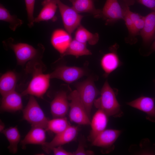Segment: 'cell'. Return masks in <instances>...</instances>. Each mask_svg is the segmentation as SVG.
Wrapping results in <instances>:
<instances>
[{
	"instance_id": "6da1fadb",
	"label": "cell",
	"mask_w": 155,
	"mask_h": 155,
	"mask_svg": "<svg viewBox=\"0 0 155 155\" xmlns=\"http://www.w3.org/2000/svg\"><path fill=\"white\" fill-rule=\"evenodd\" d=\"M44 66L38 62L28 64L27 71L32 74V78L27 88L21 95H27L42 98L48 89L51 79L50 73H43Z\"/></svg>"
},
{
	"instance_id": "7a4b0ae2",
	"label": "cell",
	"mask_w": 155,
	"mask_h": 155,
	"mask_svg": "<svg viewBox=\"0 0 155 155\" xmlns=\"http://www.w3.org/2000/svg\"><path fill=\"white\" fill-rule=\"evenodd\" d=\"M100 95V97L96 99L94 102L96 108L103 111L108 117H118L123 115L115 92L107 81L102 87Z\"/></svg>"
},
{
	"instance_id": "3957f363",
	"label": "cell",
	"mask_w": 155,
	"mask_h": 155,
	"mask_svg": "<svg viewBox=\"0 0 155 155\" xmlns=\"http://www.w3.org/2000/svg\"><path fill=\"white\" fill-rule=\"evenodd\" d=\"M13 40L10 38L3 42L5 47L11 49L15 55L17 63L23 65L29 61L35 59L42 54L44 51L43 46L40 44L37 48L27 43H14Z\"/></svg>"
},
{
	"instance_id": "277c9868",
	"label": "cell",
	"mask_w": 155,
	"mask_h": 155,
	"mask_svg": "<svg viewBox=\"0 0 155 155\" xmlns=\"http://www.w3.org/2000/svg\"><path fill=\"white\" fill-rule=\"evenodd\" d=\"M23 115L24 119L32 127H40L46 130L49 120L34 96L30 95L27 104L23 110Z\"/></svg>"
},
{
	"instance_id": "5b68a950",
	"label": "cell",
	"mask_w": 155,
	"mask_h": 155,
	"mask_svg": "<svg viewBox=\"0 0 155 155\" xmlns=\"http://www.w3.org/2000/svg\"><path fill=\"white\" fill-rule=\"evenodd\" d=\"M69 103V117L70 120L79 125H90L89 117L78 92L74 90L67 96Z\"/></svg>"
},
{
	"instance_id": "8992f818",
	"label": "cell",
	"mask_w": 155,
	"mask_h": 155,
	"mask_svg": "<svg viewBox=\"0 0 155 155\" xmlns=\"http://www.w3.org/2000/svg\"><path fill=\"white\" fill-rule=\"evenodd\" d=\"M75 87L90 119L92 105L96 97L100 94V92L96 88L93 81L90 79L77 83Z\"/></svg>"
},
{
	"instance_id": "52a82bcc",
	"label": "cell",
	"mask_w": 155,
	"mask_h": 155,
	"mask_svg": "<svg viewBox=\"0 0 155 155\" xmlns=\"http://www.w3.org/2000/svg\"><path fill=\"white\" fill-rule=\"evenodd\" d=\"M56 0L65 29L71 34L81 25L83 16L72 7L65 5L60 0Z\"/></svg>"
},
{
	"instance_id": "ba28073f",
	"label": "cell",
	"mask_w": 155,
	"mask_h": 155,
	"mask_svg": "<svg viewBox=\"0 0 155 155\" xmlns=\"http://www.w3.org/2000/svg\"><path fill=\"white\" fill-rule=\"evenodd\" d=\"M84 73L83 69L80 67L61 66L50 74L51 79L57 78L71 83L82 77Z\"/></svg>"
},
{
	"instance_id": "9c48e42d",
	"label": "cell",
	"mask_w": 155,
	"mask_h": 155,
	"mask_svg": "<svg viewBox=\"0 0 155 155\" xmlns=\"http://www.w3.org/2000/svg\"><path fill=\"white\" fill-rule=\"evenodd\" d=\"M125 12L117 0H106L102 10V17L107 23L124 20Z\"/></svg>"
},
{
	"instance_id": "30bf717a",
	"label": "cell",
	"mask_w": 155,
	"mask_h": 155,
	"mask_svg": "<svg viewBox=\"0 0 155 155\" xmlns=\"http://www.w3.org/2000/svg\"><path fill=\"white\" fill-rule=\"evenodd\" d=\"M78 131L77 127L70 125L65 130L57 134L50 142H46L42 146L46 152H49L53 147L61 146L74 140Z\"/></svg>"
},
{
	"instance_id": "8fae6325",
	"label": "cell",
	"mask_w": 155,
	"mask_h": 155,
	"mask_svg": "<svg viewBox=\"0 0 155 155\" xmlns=\"http://www.w3.org/2000/svg\"><path fill=\"white\" fill-rule=\"evenodd\" d=\"M67 96L64 91L58 92L51 103V111L54 118L65 117L69 108Z\"/></svg>"
},
{
	"instance_id": "7c38bea8",
	"label": "cell",
	"mask_w": 155,
	"mask_h": 155,
	"mask_svg": "<svg viewBox=\"0 0 155 155\" xmlns=\"http://www.w3.org/2000/svg\"><path fill=\"white\" fill-rule=\"evenodd\" d=\"M121 133L120 130L105 129L92 141V144L103 149H112L114 143Z\"/></svg>"
},
{
	"instance_id": "4fadbf2b",
	"label": "cell",
	"mask_w": 155,
	"mask_h": 155,
	"mask_svg": "<svg viewBox=\"0 0 155 155\" xmlns=\"http://www.w3.org/2000/svg\"><path fill=\"white\" fill-rule=\"evenodd\" d=\"M72 40L71 34L65 30L61 28L54 30L51 38L52 46L61 55L66 51Z\"/></svg>"
},
{
	"instance_id": "5bb4252c",
	"label": "cell",
	"mask_w": 155,
	"mask_h": 155,
	"mask_svg": "<svg viewBox=\"0 0 155 155\" xmlns=\"http://www.w3.org/2000/svg\"><path fill=\"white\" fill-rule=\"evenodd\" d=\"M22 95L14 90L3 96L0 106L1 110L15 112L22 110L23 107Z\"/></svg>"
},
{
	"instance_id": "9a60e30c",
	"label": "cell",
	"mask_w": 155,
	"mask_h": 155,
	"mask_svg": "<svg viewBox=\"0 0 155 155\" xmlns=\"http://www.w3.org/2000/svg\"><path fill=\"white\" fill-rule=\"evenodd\" d=\"M108 117L103 111L98 109L90 122L91 130L88 138L89 140L92 142L99 134L106 129Z\"/></svg>"
},
{
	"instance_id": "2e32d148",
	"label": "cell",
	"mask_w": 155,
	"mask_h": 155,
	"mask_svg": "<svg viewBox=\"0 0 155 155\" xmlns=\"http://www.w3.org/2000/svg\"><path fill=\"white\" fill-rule=\"evenodd\" d=\"M127 104L144 112L149 118L155 119V105L153 98L142 96Z\"/></svg>"
},
{
	"instance_id": "e0dca14e",
	"label": "cell",
	"mask_w": 155,
	"mask_h": 155,
	"mask_svg": "<svg viewBox=\"0 0 155 155\" xmlns=\"http://www.w3.org/2000/svg\"><path fill=\"white\" fill-rule=\"evenodd\" d=\"M46 130L42 127H32L24 139L21 141L22 147L24 148L28 144L40 145L43 146L46 143Z\"/></svg>"
},
{
	"instance_id": "ac0fdd59",
	"label": "cell",
	"mask_w": 155,
	"mask_h": 155,
	"mask_svg": "<svg viewBox=\"0 0 155 155\" xmlns=\"http://www.w3.org/2000/svg\"><path fill=\"white\" fill-rule=\"evenodd\" d=\"M42 8L37 17L34 18V23L56 20L55 13L57 4L56 0H44L42 3Z\"/></svg>"
},
{
	"instance_id": "d6986e66",
	"label": "cell",
	"mask_w": 155,
	"mask_h": 155,
	"mask_svg": "<svg viewBox=\"0 0 155 155\" xmlns=\"http://www.w3.org/2000/svg\"><path fill=\"white\" fill-rule=\"evenodd\" d=\"M121 62L115 50L104 54L100 61V65L104 71V76H107L121 65Z\"/></svg>"
},
{
	"instance_id": "ffe728a7",
	"label": "cell",
	"mask_w": 155,
	"mask_h": 155,
	"mask_svg": "<svg viewBox=\"0 0 155 155\" xmlns=\"http://www.w3.org/2000/svg\"><path fill=\"white\" fill-rule=\"evenodd\" d=\"M140 34L145 44L148 43L155 38V11L145 17L144 25Z\"/></svg>"
},
{
	"instance_id": "44dd1931",
	"label": "cell",
	"mask_w": 155,
	"mask_h": 155,
	"mask_svg": "<svg viewBox=\"0 0 155 155\" xmlns=\"http://www.w3.org/2000/svg\"><path fill=\"white\" fill-rule=\"evenodd\" d=\"M72 7L78 13H90L95 17H102V10L96 9L93 0H72Z\"/></svg>"
},
{
	"instance_id": "7402d4cb",
	"label": "cell",
	"mask_w": 155,
	"mask_h": 155,
	"mask_svg": "<svg viewBox=\"0 0 155 155\" xmlns=\"http://www.w3.org/2000/svg\"><path fill=\"white\" fill-rule=\"evenodd\" d=\"M17 76L12 71H7L2 75L0 79V92L2 96L15 90Z\"/></svg>"
},
{
	"instance_id": "603a6c76",
	"label": "cell",
	"mask_w": 155,
	"mask_h": 155,
	"mask_svg": "<svg viewBox=\"0 0 155 155\" xmlns=\"http://www.w3.org/2000/svg\"><path fill=\"white\" fill-rule=\"evenodd\" d=\"M91 54V52L87 48L86 44L82 43L74 39L72 40L65 53L61 55L59 59L67 55H73L77 58L80 56Z\"/></svg>"
},
{
	"instance_id": "cb8c5ba5",
	"label": "cell",
	"mask_w": 155,
	"mask_h": 155,
	"mask_svg": "<svg viewBox=\"0 0 155 155\" xmlns=\"http://www.w3.org/2000/svg\"><path fill=\"white\" fill-rule=\"evenodd\" d=\"M5 136L9 143L8 148L12 153L15 154L18 151V146L21 139L19 130L16 126L10 127L5 129L1 132Z\"/></svg>"
},
{
	"instance_id": "d4e9b609",
	"label": "cell",
	"mask_w": 155,
	"mask_h": 155,
	"mask_svg": "<svg viewBox=\"0 0 155 155\" xmlns=\"http://www.w3.org/2000/svg\"><path fill=\"white\" fill-rule=\"evenodd\" d=\"M77 29L74 39L77 40L86 44L88 43L91 45H95L98 42L99 39L98 33L91 32L81 25Z\"/></svg>"
},
{
	"instance_id": "484cf974",
	"label": "cell",
	"mask_w": 155,
	"mask_h": 155,
	"mask_svg": "<svg viewBox=\"0 0 155 155\" xmlns=\"http://www.w3.org/2000/svg\"><path fill=\"white\" fill-rule=\"evenodd\" d=\"M0 20L8 23L10 29L13 31L21 26L23 22L17 16L11 15L1 4L0 5Z\"/></svg>"
},
{
	"instance_id": "4316f807",
	"label": "cell",
	"mask_w": 155,
	"mask_h": 155,
	"mask_svg": "<svg viewBox=\"0 0 155 155\" xmlns=\"http://www.w3.org/2000/svg\"><path fill=\"white\" fill-rule=\"evenodd\" d=\"M70 125L67 118L65 117L55 118L49 120L46 130L50 131L57 134L65 130Z\"/></svg>"
},
{
	"instance_id": "83f0119b",
	"label": "cell",
	"mask_w": 155,
	"mask_h": 155,
	"mask_svg": "<svg viewBox=\"0 0 155 155\" xmlns=\"http://www.w3.org/2000/svg\"><path fill=\"white\" fill-rule=\"evenodd\" d=\"M36 0H24L27 15L28 26L31 28L34 26V13Z\"/></svg>"
},
{
	"instance_id": "f1b7e54d",
	"label": "cell",
	"mask_w": 155,
	"mask_h": 155,
	"mask_svg": "<svg viewBox=\"0 0 155 155\" xmlns=\"http://www.w3.org/2000/svg\"><path fill=\"white\" fill-rule=\"evenodd\" d=\"M145 23V17L142 16L133 23L134 35L137 34L143 28Z\"/></svg>"
},
{
	"instance_id": "f546056e",
	"label": "cell",
	"mask_w": 155,
	"mask_h": 155,
	"mask_svg": "<svg viewBox=\"0 0 155 155\" xmlns=\"http://www.w3.org/2000/svg\"><path fill=\"white\" fill-rule=\"evenodd\" d=\"M124 9L125 12L124 20L125 21L126 25L129 32L131 33V34L134 35V27L133 23L127 12Z\"/></svg>"
},
{
	"instance_id": "4dcf8cb0",
	"label": "cell",
	"mask_w": 155,
	"mask_h": 155,
	"mask_svg": "<svg viewBox=\"0 0 155 155\" xmlns=\"http://www.w3.org/2000/svg\"><path fill=\"white\" fill-rule=\"evenodd\" d=\"M73 155H93L94 154V152L92 151L86 150L82 142L79 143L77 149L75 152H73Z\"/></svg>"
},
{
	"instance_id": "1f68e13d",
	"label": "cell",
	"mask_w": 155,
	"mask_h": 155,
	"mask_svg": "<svg viewBox=\"0 0 155 155\" xmlns=\"http://www.w3.org/2000/svg\"><path fill=\"white\" fill-rule=\"evenodd\" d=\"M50 150H52L55 155H73V153L66 151L61 146L53 147Z\"/></svg>"
},
{
	"instance_id": "d6a6232c",
	"label": "cell",
	"mask_w": 155,
	"mask_h": 155,
	"mask_svg": "<svg viewBox=\"0 0 155 155\" xmlns=\"http://www.w3.org/2000/svg\"><path fill=\"white\" fill-rule=\"evenodd\" d=\"M139 3L155 11V0H137Z\"/></svg>"
},
{
	"instance_id": "836d02e7",
	"label": "cell",
	"mask_w": 155,
	"mask_h": 155,
	"mask_svg": "<svg viewBox=\"0 0 155 155\" xmlns=\"http://www.w3.org/2000/svg\"><path fill=\"white\" fill-rule=\"evenodd\" d=\"M124 4L130 6L133 5L135 3V0H122Z\"/></svg>"
},
{
	"instance_id": "e575fe53",
	"label": "cell",
	"mask_w": 155,
	"mask_h": 155,
	"mask_svg": "<svg viewBox=\"0 0 155 155\" xmlns=\"http://www.w3.org/2000/svg\"><path fill=\"white\" fill-rule=\"evenodd\" d=\"M5 125L4 123L0 120V131L1 133L5 129Z\"/></svg>"
},
{
	"instance_id": "d590c367",
	"label": "cell",
	"mask_w": 155,
	"mask_h": 155,
	"mask_svg": "<svg viewBox=\"0 0 155 155\" xmlns=\"http://www.w3.org/2000/svg\"><path fill=\"white\" fill-rule=\"evenodd\" d=\"M151 49L152 50L155 51V40L152 44Z\"/></svg>"
},
{
	"instance_id": "8d00e7d4",
	"label": "cell",
	"mask_w": 155,
	"mask_h": 155,
	"mask_svg": "<svg viewBox=\"0 0 155 155\" xmlns=\"http://www.w3.org/2000/svg\"><path fill=\"white\" fill-rule=\"evenodd\" d=\"M71 0V1H72V0Z\"/></svg>"
}]
</instances>
